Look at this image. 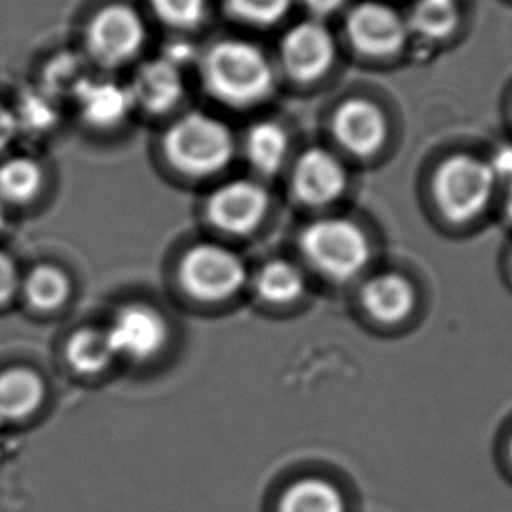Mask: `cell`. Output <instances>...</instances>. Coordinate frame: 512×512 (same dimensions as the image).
Masks as SVG:
<instances>
[{
	"instance_id": "cell-10",
	"label": "cell",
	"mask_w": 512,
	"mask_h": 512,
	"mask_svg": "<svg viewBox=\"0 0 512 512\" xmlns=\"http://www.w3.org/2000/svg\"><path fill=\"white\" fill-rule=\"evenodd\" d=\"M286 72L297 81H313L323 76L335 60L332 32L320 20H307L288 30L281 43Z\"/></svg>"
},
{
	"instance_id": "cell-33",
	"label": "cell",
	"mask_w": 512,
	"mask_h": 512,
	"mask_svg": "<svg viewBox=\"0 0 512 512\" xmlns=\"http://www.w3.org/2000/svg\"><path fill=\"white\" fill-rule=\"evenodd\" d=\"M505 211L507 216L512 220V181L509 183V190H507V199H505Z\"/></svg>"
},
{
	"instance_id": "cell-34",
	"label": "cell",
	"mask_w": 512,
	"mask_h": 512,
	"mask_svg": "<svg viewBox=\"0 0 512 512\" xmlns=\"http://www.w3.org/2000/svg\"><path fill=\"white\" fill-rule=\"evenodd\" d=\"M4 221H6V214H4V207H2V202H0V228L4 227Z\"/></svg>"
},
{
	"instance_id": "cell-14",
	"label": "cell",
	"mask_w": 512,
	"mask_h": 512,
	"mask_svg": "<svg viewBox=\"0 0 512 512\" xmlns=\"http://www.w3.org/2000/svg\"><path fill=\"white\" fill-rule=\"evenodd\" d=\"M416 300L413 283L397 272L374 276L362 288L363 309L384 325L406 320L413 313Z\"/></svg>"
},
{
	"instance_id": "cell-29",
	"label": "cell",
	"mask_w": 512,
	"mask_h": 512,
	"mask_svg": "<svg viewBox=\"0 0 512 512\" xmlns=\"http://www.w3.org/2000/svg\"><path fill=\"white\" fill-rule=\"evenodd\" d=\"M491 172L495 179H507L509 183L512 181V144H502L500 148L495 150L491 155L490 162Z\"/></svg>"
},
{
	"instance_id": "cell-22",
	"label": "cell",
	"mask_w": 512,
	"mask_h": 512,
	"mask_svg": "<svg viewBox=\"0 0 512 512\" xmlns=\"http://www.w3.org/2000/svg\"><path fill=\"white\" fill-rule=\"evenodd\" d=\"M460 23V9L456 0H418L411 18L407 20L409 32L425 39L439 41L451 36Z\"/></svg>"
},
{
	"instance_id": "cell-8",
	"label": "cell",
	"mask_w": 512,
	"mask_h": 512,
	"mask_svg": "<svg viewBox=\"0 0 512 512\" xmlns=\"http://www.w3.org/2000/svg\"><path fill=\"white\" fill-rule=\"evenodd\" d=\"M346 30L356 50L369 57H390L409 37L406 18L381 2H362L351 9Z\"/></svg>"
},
{
	"instance_id": "cell-19",
	"label": "cell",
	"mask_w": 512,
	"mask_h": 512,
	"mask_svg": "<svg viewBox=\"0 0 512 512\" xmlns=\"http://www.w3.org/2000/svg\"><path fill=\"white\" fill-rule=\"evenodd\" d=\"M253 288L264 302L285 306L306 293V278L299 267L286 260H274L256 272Z\"/></svg>"
},
{
	"instance_id": "cell-7",
	"label": "cell",
	"mask_w": 512,
	"mask_h": 512,
	"mask_svg": "<svg viewBox=\"0 0 512 512\" xmlns=\"http://www.w3.org/2000/svg\"><path fill=\"white\" fill-rule=\"evenodd\" d=\"M106 334L116 358L146 362L162 353L169 339V325L157 309L130 304L114 314Z\"/></svg>"
},
{
	"instance_id": "cell-15",
	"label": "cell",
	"mask_w": 512,
	"mask_h": 512,
	"mask_svg": "<svg viewBox=\"0 0 512 512\" xmlns=\"http://www.w3.org/2000/svg\"><path fill=\"white\" fill-rule=\"evenodd\" d=\"M79 113L97 128H113L127 118L134 100L130 90L113 81L86 79L76 92Z\"/></svg>"
},
{
	"instance_id": "cell-24",
	"label": "cell",
	"mask_w": 512,
	"mask_h": 512,
	"mask_svg": "<svg viewBox=\"0 0 512 512\" xmlns=\"http://www.w3.org/2000/svg\"><path fill=\"white\" fill-rule=\"evenodd\" d=\"M292 8V0H227V11L239 22L269 27L283 20Z\"/></svg>"
},
{
	"instance_id": "cell-27",
	"label": "cell",
	"mask_w": 512,
	"mask_h": 512,
	"mask_svg": "<svg viewBox=\"0 0 512 512\" xmlns=\"http://www.w3.org/2000/svg\"><path fill=\"white\" fill-rule=\"evenodd\" d=\"M18 127H27L29 130H44L51 127L57 118L55 106L41 93L25 95L22 104L15 111Z\"/></svg>"
},
{
	"instance_id": "cell-21",
	"label": "cell",
	"mask_w": 512,
	"mask_h": 512,
	"mask_svg": "<svg viewBox=\"0 0 512 512\" xmlns=\"http://www.w3.org/2000/svg\"><path fill=\"white\" fill-rule=\"evenodd\" d=\"M43 185V171L36 160L16 157L0 164V202L27 204Z\"/></svg>"
},
{
	"instance_id": "cell-2",
	"label": "cell",
	"mask_w": 512,
	"mask_h": 512,
	"mask_svg": "<svg viewBox=\"0 0 512 512\" xmlns=\"http://www.w3.org/2000/svg\"><path fill=\"white\" fill-rule=\"evenodd\" d=\"M164 151L179 172L206 178L223 171L232 162L235 139L223 121L209 114L190 113L167 130Z\"/></svg>"
},
{
	"instance_id": "cell-17",
	"label": "cell",
	"mask_w": 512,
	"mask_h": 512,
	"mask_svg": "<svg viewBox=\"0 0 512 512\" xmlns=\"http://www.w3.org/2000/svg\"><path fill=\"white\" fill-rule=\"evenodd\" d=\"M246 157L251 167L264 176H274L285 164L290 141L285 128L274 121H260L249 128L246 136Z\"/></svg>"
},
{
	"instance_id": "cell-25",
	"label": "cell",
	"mask_w": 512,
	"mask_h": 512,
	"mask_svg": "<svg viewBox=\"0 0 512 512\" xmlns=\"http://www.w3.org/2000/svg\"><path fill=\"white\" fill-rule=\"evenodd\" d=\"M151 8L174 29H193L206 18L207 0H151Z\"/></svg>"
},
{
	"instance_id": "cell-28",
	"label": "cell",
	"mask_w": 512,
	"mask_h": 512,
	"mask_svg": "<svg viewBox=\"0 0 512 512\" xmlns=\"http://www.w3.org/2000/svg\"><path fill=\"white\" fill-rule=\"evenodd\" d=\"M20 272L8 255L0 253V304L8 302L20 290Z\"/></svg>"
},
{
	"instance_id": "cell-20",
	"label": "cell",
	"mask_w": 512,
	"mask_h": 512,
	"mask_svg": "<svg viewBox=\"0 0 512 512\" xmlns=\"http://www.w3.org/2000/svg\"><path fill=\"white\" fill-rule=\"evenodd\" d=\"M67 362L79 374H99L113 362V348L107 339L106 330L81 328L67 342Z\"/></svg>"
},
{
	"instance_id": "cell-1",
	"label": "cell",
	"mask_w": 512,
	"mask_h": 512,
	"mask_svg": "<svg viewBox=\"0 0 512 512\" xmlns=\"http://www.w3.org/2000/svg\"><path fill=\"white\" fill-rule=\"evenodd\" d=\"M207 92L230 107H251L264 102L276 85L269 58L255 44L221 41L202 60Z\"/></svg>"
},
{
	"instance_id": "cell-11",
	"label": "cell",
	"mask_w": 512,
	"mask_h": 512,
	"mask_svg": "<svg viewBox=\"0 0 512 512\" xmlns=\"http://www.w3.org/2000/svg\"><path fill=\"white\" fill-rule=\"evenodd\" d=\"M295 197L311 207L328 206L346 192L348 171L334 153L311 148L300 155L292 178Z\"/></svg>"
},
{
	"instance_id": "cell-16",
	"label": "cell",
	"mask_w": 512,
	"mask_h": 512,
	"mask_svg": "<svg viewBox=\"0 0 512 512\" xmlns=\"http://www.w3.org/2000/svg\"><path fill=\"white\" fill-rule=\"evenodd\" d=\"M44 400V383L29 369H11L0 374V418L23 420L36 413Z\"/></svg>"
},
{
	"instance_id": "cell-18",
	"label": "cell",
	"mask_w": 512,
	"mask_h": 512,
	"mask_svg": "<svg viewBox=\"0 0 512 512\" xmlns=\"http://www.w3.org/2000/svg\"><path fill=\"white\" fill-rule=\"evenodd\" d=\"M279 512H348L339 488L320 477H307L286 488Z\"/></svg>"
},
{
	"instance_id": "cell-26",
	"label": "cell",
	"mask_w": 512,
	"mask_h": 512,
	"mask_svg": "<svg viewBox=\"0 0 512 512\" xmlns=\"http://www.w3.org/2000/svg\"><path fill=\"white\" fill-rule=\"evenodd\" d=\"M85 74L76 57L64 55L53 60V64L46 71V83L50 92H71L76 95L79 86L85 83Z\"/></svg>"
},
{
	"instance_id": "cell-13",
	"label": "cell",
	"mask_w": 512,
	"mask_h": 512,
	"mask_svg": "<svg viewBox=\"0 0 512 512\" xmlns=\"http://www.w3.org/2000/svg\"><path fill=\"white\" fill-rule=\"evenodd\" d=\"M128 90L134 106L143 107L146 113L164 114L181 100L185 85L179 67L158 58L139 67Z\"/></svg>"
},
{
	"instance_id": "cell-31",
	"label": "cell",
	"mask_w": 512,
	"mask_h": 512,
	"mask_svg": "<svg viewBox=\"0 0 512 512\" xmlns=\"http://www.w3.org/2000/svg\"><path fill=\"white\" fill-rule=\"evenodd\" d=\"M348 0H304L307 11L314 16V20H325L328 16L339 13Z\"/></svg>"
},
{
	"instance_id": "cell-5",
	"label": "cell",
	"mask_w": 512,
	"mask_h": 512,
	"mask_svg": "<svg viewBox=\"0 0 512 512\" xmlns=\"http://www.w3.org/2000/svg\"><path fill=\"white\" fill-rule=\"evenodd\" d=\"M248 272L241 256L218 244H199L186 253L179 279L185 292L200 302H223L241 292Z\"/></svg>"
},
{
	"instance_id": "cell-30",
	"label": "cell",
	"mask_w": 512,
	"mask_h": 512,
	"mask_svg": "<svg viewBox=\"0 0 512 512\" xmlns=\"http://www.w3.org/2000/svg\"><path fill=\"white\" fill-rule=\"evenodd\" d=\"M18 130L20 127H18L15 111L0 102V151L6 150L9 144L13 143Z\"/></svg>"
},
{
	"instance_id": "cell-32",
	"label": "cell",
	"mask_w": 512,
	"mask_h": 512,
	"mask_svg": "<svg viewBox=\"0 0 512 512\" xmlns=\"http://www.w3.org/2000/svg\"><path fill=\"white\" fill-rule=\"evenodd\" d=\"M164 58L165 60H169L171 64L176 65V67H181V65L188 64V62L192 60V46L185 43L171 44V46H167Z\"/></svg>"
},
{
	"instance_id": "cell-23",
	"label": "cell",
	"mask_w": 512,
	"mask_h": 512,
	"mask_svg": "<svg viewBox=\"0 0 512 512\" xmlns=\"http://www.w3.org/2000/svg\"><path fill=\"white\" fill-rule=\"evenodd\" d=\"M23 292L30 306L48 313L64 306L71 295V283L64 272L51 265H39L29 272L23 283Z\"/></svg>"
},
{
	"instance_id": "cell-4",
	"label": "cell",
	"mask_w": 512,
	"mask_h": 512,
	"mask_svg": "<svg viewBox=\"0 0 512 512\" xmlns=\"http://www.w3.org/2000/svg\"><path fill=\"white\" fill-rule=\"evenodd\" d=\"M497 179L488 162L455 155L435 172L434 193L442 214L453 223L474 220L490 204Z\"/></svg>"
},
{
	"instance_id": "cell-12",
	"label": "cell",
	"mask_w": 512,
	"mask_h": 512,
	"mask_svg": "<svg viewBox=\"0 0 512 512\" xmlns=\"http://www.w3.org/2000/svg\"><path fill=\"white\" fill-rule=\"evenodd\" d=\"M332 127L337 143L358 158L372 157L388 137V121L383 111L369 100L344 102L335 113Z\"/></svg>"
},
{
	"instance_id": "cell-3",
	"label": "cell",
	"mask_w": 512,
	"mask_h": 512,
	"mask_svg": "<svg viewBox=\"0 0 512 512\" xmlns=\"http://www.w3.org/2000/svg\"><path fill=\"white\" fill-rule=\"evenodd\" d=\"M300 249L316 271L349 281L369 265L370 244L362 228L348 218H321L300 234Z\"/></svg>"
},
{
	"instance_id": "cell-35",
	"label": "cell",
	"mask_w": 512,
	"mask_h": 512,
	"mask_svg": "<svg viewBox=\"0 0 512 512\" xmlns=\"http://www.w3.org/2000/svg\"><path fill=\"white\" fill-rule=\"evenodd\" d=\"M509 453H511V458H512V439H511V444H509Z\"/></svg>"
},
{
	"instance_id": "cell-6",
	"label": "cell",
	"mask_w": 512,
	"mask_h": 512,
	"mask_svg": "<svg viewBox=\"0 0 512 512\" xmlns=\"http://www.w3.org/2000/svg\"><path fill=\"white\" fill-rule=\"evenodd\" d=\"M146 39L143 18L136 9L111 4L93 16L86 29V50L97 64L120 67L136 57Z\"/></svg>"
},
{
	"instance_id": "cell-9",
	"label": "cell",
	"mask_w": 512,
	"mask_h": 512,
	"mask_svg": "<svg viewBox=\"0 0 512 512\" xmlns=\"http://www.w3.org/2000/svg\"><path fill=\"white\" fill-rule=\"evenodd\" d=\"M267 209L269 195L262 186L248 179L220 186L207 200V218L227 234L253 232L264 221Z\"/></svg>"
}]
</instances>
